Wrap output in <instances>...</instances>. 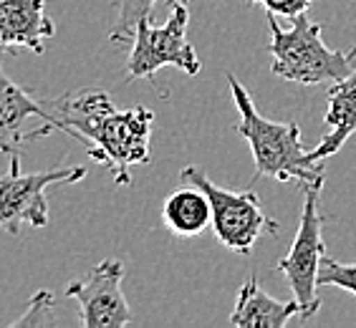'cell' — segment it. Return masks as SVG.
<instances>
[{
    "label": "cell",
    "instance_id": "6da1fadb",
    "mask_svg": "<svg viewBox=\"0 0 356 328\" xmlns=\"http://www.w3.org/2000/svg\"><path fill=\"white\" fill-rule=\"evenodd\" d=\"M43 109L48 129L79 139L89 157L114 174L119 187H129L131 170L149 162L154 111L147 106L117 109L106 91L81 89L43 99Z\"/></svg>",
    "mask_w": 356,
    "mask_h": 328
},
{
    "label": "cell",
    "instance_id": "7a4b0ae2",
    "mask_svg": "<svg viewBox=\"0 0 356 328\" xmlns=\"http://www.w3.org/2000/svg\"><path fill=\"white\" fill-rule=\"evenodd\" d=\"M227 83L233 91V101L238 106L240 122L238 134L248 142L253 151L255 174L250 179L273 177L278 182H296L303 187H323V164H314L309 159V149L303 147L301 126L296 122H273L263 117L255 109L253 99L245 91V86L227 74Z\"/></svg>",
    "mask_w": 356,
    "mask_h": 328
},
{
    "label": "cell",
    "instance_id": "3957f363",
    "mask_svg": "<svg viewBox=\"0 0 356 328\" xmlns=\"http://www.w3.org/2000/svg\"><path fill=\"white\" fill-rule=\"evenodd\" d=\"M270 28V71L273 76L301 86L334 83L351 71L356 46L351 51H334L323 41V26L309 15H296L291 28H281L273 13H268Z\"/></svg>",
    "mask_w": 356,
    "mask_h": 328
},
{
    "label": "cell",
    "instance_id": "277c9868",
    "mask_svg": "<svg viewBox=\"0 0 356 328\" xmlns=\"http://www.w3.org/2000/svg\"><path fill=\"white\" fill-rule=\"evenodd\" d=\"M179 182L197 187L207 195L210 227H213L220 245L227 247L230 253L250 255L253 245L263 235L278 233V222L263 212L261 199L253 190H225V187L215 185L197 164H187L185 170L179 172Z\"/></svg>",
    "mask_w": 356,
    "mask_h": 328
},
{
    "label": "cell",
    "instance_id": "5b68a950",
    "mask_svg": "<svg viewBox=\"0 0 356 328\" xmlns=\"http://www.w3.org/2000/svg\"><path fill=\"white\" fill-rule=\"evenodd\" d=\"M187 3L190 0L172 3V13L162 26H157L152 15L139 21L127 58V81L147 79L154 83V74L165 66H175L190 76L200 74L202 63L187 41V23H190Z\"/></svg>",
    "mask_w": 356,
    "mask_h": 328
},
{
    "label": "cell",
    "instance_id": "8992f818",
    "mask_svg": "<svg viewBox=\"0 0 356 328\" xmlns=\"http://www.w3.org/2000/svg\"><path fill=\"white\" fill-rule=\"evenodd\" d=\"M318 197H321V187H303V210L293 245L286 258L278 260V268H275V273L286 278L291 293L301 306V321H311L321 308L318 268H321L326 245H323V215L318 212Z\"/></svg>",
    "mask_w": 356,
    "mask_h": 328
},
{
    "label": "cell",
    "instance_id": "52a82bcc",
    "mask_svg": "<svg viewBox=\"0 0 356 328\" xmlns=\"http://www.w3.org/2000/svg\"><path fill=\"white\" fill-rule=\"evenodd\" d=\"M86 177V167H54L46 172L23 174L21 154L10 157V167L0 177V227L18 235L21 227L48 225V187L74 185Z\"/></svg>",
    "mask_w": 356,
    "mask_h": 328
},
{
    "label": "cell",
    "instance_id": "ba28073f",
    "mask_svg": "<svg viewBox=\"0 0 356 328\" xmlns=\"http://www.w3.org/2000/svg\"><path fill=\"white\" fill-rule=\"evenodd\" d=\"M124 263L117 258L102 260L81 281L66 286V298H74L81 308V323L86 328H124L131 323V308L124 298Z\"/></svg>",
    "mask_w": 356,
    "mask_h": 328
},
{
    "label": "cell",
    "instance_id": "9c48e42d",
    "mask_svg": "<svg viewBox=\"0 0 356 328\" xmlns=\"http://www.w3.org/2000/svg\"><path fill=\"white\" fill-rule=\"evenodd\" d=\"M35 119L48 126L43 101L33 99L23 86L10 81L6 71L0 69V151L8 157H15L28 142L46 137L41 129L31 126V122Z\"/></svg>",
    "mask_w": 356,
    "mask_h": 328
},
{
    "label": "cell",
    "instance_id": "30bf717a",
    "mask_svg": "<svg viewBox=\"0 0 356 328\" xmlns=\"http://www.w3.org/2000/svg\"><path fill=\"white\" fill-rule=\"evenodd\" d=\"M54 35L56 26L46 15V0H0V51L28 48L41 56L43 43Z\"/></svg>",
    "mask_w": 356,
    "mask_h": 328
},
{
    "label": "cell",
    "instance_id": "8fae6325",
    "mask_svg": "<svg viewBox=\"0 0 356 328\" xmlns=\"http://www.w3.org/2000/svg\"><path fill=\"white\" fill-rule=\"evenodd\" d=\"M323 124L329 126V134L314 149H309V159L314 164H323V159L334 157L356 134V54L349 74L331 83L329 109H326Z\"/></svg>",
    "mask_w": 356,
    "mask_h": 328
},
{
    "label": "cell",
    "instance_id": "7c38bea8",
    "mask_svg": "<svg viewBox=\"0 0 356 328\" xmlns=\"http://www.w3.org/2000/svg\"><path fill=\"white\" fill-rule=\"evenodd\" d=\"M296 315H301L298 301H275L258 286L255 278H248L238 290L230 323L238 328H286Z\"/></svg>",
    "mask_w": 356,
    "mask_h": 328
},
{
    "label": "cell",
    "instance_id": "4fadbf2b",
    "mask_svg": "<svg viewBox=\"0 0 356 328\" xmlns=\"http://www.w3.org/2000/svg\"><path fill=\"white\" fill-rule=\"evenodd\" d=\"M162 222L175 238H197L210 227V199L197 187H179L162 205Z\"/></svg>",
    "mask_w": 356,
    "mask_h": 328
},
{
    "label": "cell",
    "instance_id": "5bb4252c",
    "mask_svg": "<svg viewBox=\"0 0 356 328\" xmlns=\"http://www.w3.org/2000/svg\"><path fill=\"white\" fill-rule=\"evenodd\" d=\"M159 0H114V28H111L109 41L117 43V46H131L134 41V33H137L139 21L149 18L154 6ZM167 3H177V0H167Z\"/></svg>",
    "mask_w": 356,
    "mask_h": 328
},
{
    "label": "cell",
    "instance_id": "9a60e30c",
    "mask_svg": "<svg viewBox=\"0 0 356 328\" xmlns=\"http://www.w3.org/2000/svg\"><path fill=\"white\" fill-rule=\"evenodd\" d=\"M321 286L341 288L346 293L356 295V263H339L323 255L321 268H318V288Z\"/></svg>",
    "mask_w": 356,
    "mask_h": 328
},
{
    "label": "cell",
    "instance_id": "2e32d148",
    "mask_svg": "<svg viewBox=\"0 0 356 328\" xmlns=\"http://www.w3.org/2000/svg\"><path fill=\"white\" fill-rule=\"evenodd\" d=\"M48 323H56V315H54V293H48V290H38V293L31 298L28 303L26 313L21 318H15L10 326L18 328V326H48Z\"/></svg>",
    "mask_w": 356,
    "mask_h": 328
},
{
    "label": "cell",
    "instance_id": "e0dca14e",
    "mask_svg": "<svg viewBox=\"0 0 356 328\" xmlns=\"http://www.w3.org/2000/svg\"><path fill=\"white\" fill-rule=\"evenodd\" d=\"M250 6H263L268 13L281 15V18H288L293 21L296 15H303L314 6L316 0H248Z\"/></svg>",
    "mask_w": 356,
    "mask_h": 328
}]
</instances>
